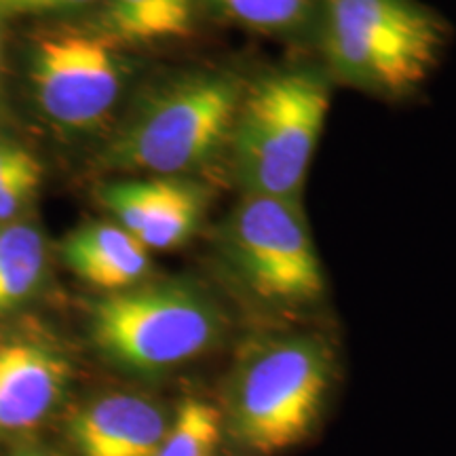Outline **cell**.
Masks as SVG:
<instances>
[{"instance_id":"obj_12","label":"cell","mask_w":456,"mask_h":456,"mask_svg":"<svg viewBox=\"0 0 456 456\" xmlns=\"http://www.w3.org/2000/svg\"><path fill=\"white\" fill-rule=\"evenodd\" d=\"M197 20V0H102V34L114 45L184 38Z\"/></svg>"},{"instance_id":"obj_7","label":"cell","mask_w":456,"mask_h":456,"mask_svg":"<svg viewBox=\"0 0 456 456\" xmlns=\"http://www.w3.org/2000/svg\"><path fill=\"white\" fill-rule=\"evenodd\" d=\"M117 45L102 32H53L38 38L30 60L34 100L51 123L87 134L104 125L125 87Z\"/></svg>"},{"instance_id":"obj_17","label":"cell","mask_w":456,"mask_h":456,"mask_svg":"<svg viewBox=\"0 0 456 456\" xmlns=\"http://www.w3.org/2000/svg\"><path fill=\"white\" fill-rule=\"evenodd\" d=\"M95 0H0V17L47 15L85 7Z\"/></svg>"},{"instance_id":"obj_18","label":"cell","mask_w":456,"mask_h":456,"mask_svg":"<svg viewBox=\"0 0 456 456\" xmlns=\"http://www.w3.org/2000/svg\"><path fill=\"white\" fill-rule=\"evenodd\" d=\"M34 165H38V159L26 151L24 146L13 144V142H0V192L13 182L17 175H21Z\"/></svg>"},{"instance_id":"obj_15","label":"cell","mask_w":456,"mask_h":456,"mask_svg":"<svg viewBox=\"0 0 456 456\" xmlns=\"http://www.w3.org/2000/svg\"><path fill=\"white\" fill-rule=\"evenodd\" d=\"M237 24L260 32H289L305 24L322 0H212Z\"/></svg>"},{"instance_id":"obj_10","label":"cell","mask_w":456,"mask_h":456,"mask_svg":"<svg viewBox=\"0 0 456 456\" xmlns=\"http://www.w3.org/2000/svg\"><path fill=\"white\" fill-rule=\"evenodd\" d=\"M169 420L157 399L114 391L78 408L68 433L78 456H157Z\"/></svg>"},{"instance_id":"obj_13","label":"cell","mask_w":456,"mask_h":456,"mask_svg":"<svg viewBox=\"0 0 456 456\" xmlns=\"http://www.w3.org/2000/svg\"><path fill=\"white\" fill-rule=\"evenodd\" d=\"M47 243L34 222L0 226V317L24 306L43 285Z\"/></svg>"},{"instance_id":"obj_1","label":"cell","mask_w":456,"mask_h":456,"mask_svg":"<svg viewBox=\"0 0 456 456\" xmlns=\"http://www.w3.org/2000/svg\"><path fill=\"white\" fill-rule=\"evenodd\" d=\"M334 379V351L319 334L271 332L248 340L222 389L226 440L249 456L302 446L322 423Z\"/></svg>"},{"instance_id":"obj_4","label":"cell","mask_w":456,"mask_h":456,"mask_svg":"<svg viewBox=\"0 0 456 456\" xmlns=\"http://www.w3.org/2000/svg\"><path fill=\"white\" fill-rule=\"evenodd\" d=\"M89 334L112 366L159 376L214 351L226 336V313L197 283H140L95 302Z\"/></svg>"},{"instance_id":"obj_5","label":"cell","mask_w":456,"mask_h":456,"mask_svg":"<svg viewBox=\"0 0 456 456\" xmlns=\"http://www.w3.org/2000/svg\"><path fill=\"white\" fill-rule=\"evenodd\" d=\"M323 47L340 81L408 95L429 77L446 26L416 0H322Z\"/></svg>"},{"instance_id":"obj_6","label":"cell","mask_w":456,"mask_h":456,"mask_svg":"<svg viewBox=\"0 0 456 456\" xmlns=\"http://www.w3.org/2000/svg\"><path fill=\"white\" fill-rule=\"evenodd\" d=\"M220 252L243 292L265 309L298 313L326 296L300 201L243 195L220 226Z\"/></svg>"},{"instance_id":"obj_3","label":"cell","mask_w":456,"mask_h":456,"mask_svg":"<svg viewBox=\"0 0 456 456\" xmlns=\"http://www.w3.org/2000/svg\"><path fill=\"white\" fill-rule=\"evenodd\" d=\"M330 110L315 70H279L245 87L228 152L243 195L300 201Z\"/></svg>"},{"instance_id":"obj_9","label":"cell","mask_w":456,"mask_h":456,"mask_svg":"<svg viewBox=\"0 0 456 456\" xmlns=\"http://www.w3.org/2000/svg\"><path fill=\"white\" fill-rule=\"evenodd\" d=\"M70 379V362L51 342L32 336L0 340V436L38 429L61 406Z\"/></svg>"},{"instance_id":"obj_20","label":"cell","mask_w":456,"mask_h":456,"mask_svg":"<svg viewBox=\"0 0 456 456\" xmlns=\"http://www.w3.org/2000/svg\"><path fill=\"white\" fill-rule=\"evenodd\" d=\"M0 83H3V38H0Z\"/></svg>"},{"instance_id":"obj_8","label":"cell","mask_w":456,"mask_h":456,"mask_svg":"<svg viewBox=\"0 0 456 456\" xmlns=\"http://www.w3.org/2000/svg\"><path fill=\"white\" fill-rule=\"evenodd\" d=\"M102 203L114 222L146 249H175L201 224L208 191L188 178L148 175L144 180L114 182L102 188Z\"/></svg>"},{"instance_id":"obj_2","label":"cell","mask_w":456,"mask_h":456,"mask_svg":"<svg viewBox=\"0 0 456 456\" xmlns=\"http://www.w3.org/2000/svg\"><path fill=\"white\" fill-rule=\"evenodd\" d=\"M243 94L241 78L224 70L165 83L129 114L102 163L129 174L186 178L228 151Z\"/></svg>"},{"instance_id":"obj_14","label":"cell","mask_w":456,"mask_h":456,"mask_svg":"<svg viewBox=\"0 0 456 456\" xmlns=\"http://www.w3.org/2000/svg\"><path fill=\"white\" fill-rule=\"evenodd\" d=\"M226 440L218 403L188 395L171 412L157 456H218Z\"/></svg>"},{"instance_id":"obj_19","label":"cell","mask_w":456,"mask_h":456,"mask_svg":"<svg viewBox=\"0 0 456 456\" xmlns=\"http://www.w3.org/2000/svg\"><path fill=\"white\" fill-rule=\"evenodd\" d=\"M7 456H47V454H41V452H11Z\"/></svg>"},{"instance_id":"obj_16","label":"cell","mask_w":456,"mask_h":456,"mask_svg":"<svg viewBox=\"0 0 456 456\" xmlns=\"http://www.w3.org/2000/svg\"><path fill=\"white\" fill-rule=\"evenodd\" d=\"M43 180L41 163L34 165L28 171L11 182V184L0 192V226L11 224V222L21 220L24 212H28L34 197H37L38 186Z\"/></svg>"},{"instance_id":"obj_11","label":"cell","mask_w":456,"mask_h":456,"mask_svg":"<svg viewBox=\"0 0 456 456\" xmlns=\"http://www.w3.org/2000/svg\"><path fill=\"white\" fill-rule=\"evenodd\" d=\"M66 266L106 294L144 283L151 273L148 249L117 222H87L61 243Z\"/></svg>"}]
</instances>
